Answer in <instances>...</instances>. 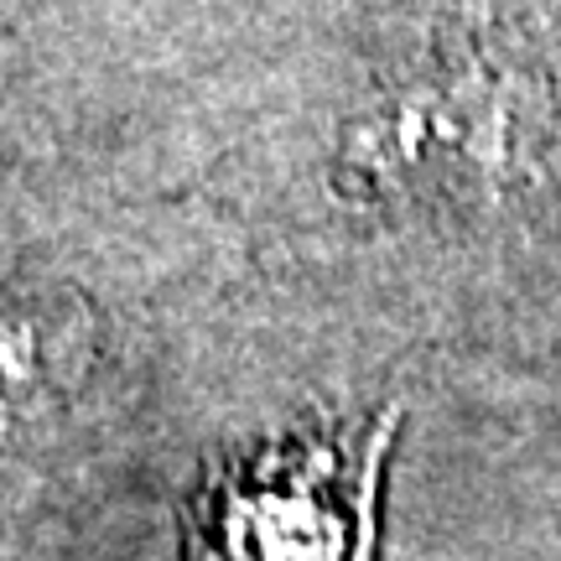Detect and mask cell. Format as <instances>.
<instances>
[{"label":"cell","instance_id":"cell-1","mask_svg":"<svg viewBox=\"0 0 561 561\" xmlns=\"http://www.w3.org/2000/svg\"><path fill=\"white\" fill-rule=\"evenodd\" d=\"M396 411L312 426L203 473L187 561H375Z\"/></svg>","mask_w":561,"mask_h":561},{"label":"cell","instance_id":"cell-3","mask_svg":"<svg viewBox=\"0 0 561 561\" xmlns=\"http://www.w3.org/2000/svg\"><path fill=\"white\" fill-rule=\"evenodd\" d=\"M94 364V318L73 291H0V447L58 421Z\"/></svg>","mask_w":561,"mask_h":561},{"label":"cell","instance_id":"cell-2","mask_svg":"<svg viewBox=\"0 0 561 561\" xmlns=\"http://www.w3.org/2000/svg\"><path fill=\"white\" fill-rule=\"evenodd\" d=\"M530 161V115L520 83L489 62H447L348 125L339 182L369 208H458L520 182Z\"/></svg>","mask_w":561,"mask_h":561}]
</instances>
